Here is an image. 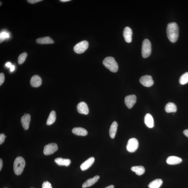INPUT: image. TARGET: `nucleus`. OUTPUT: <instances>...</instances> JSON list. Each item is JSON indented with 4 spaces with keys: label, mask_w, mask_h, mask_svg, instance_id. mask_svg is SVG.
Wrapping results in <instances>:
<instances>
[{
    "label": "nucleus",
    "mask_w": 188,
    "mask_h": 188,
    "mask_svg": "<svg viewBox=\"0 0 188 188\" xmlns=\"http://www.w3.org/2000/svg\"><path fill=\"white\" fill-rule=\"evenodd\" d=\"M166 34L170 42L172 43L177 42L179 36V28L177 24L175 22L169 23L167 25Z\"/></svg>",
    "instance_id": "1"
},
{
    "label": "nucleus",
    "mask_w": 188,
    "mask_h": 188,
    "mask_svg": "<svg viewBox=\"0 0 188 188\" xmlns=\"http://www.w3.org/2000/svg\"><path fill=\"white\" fill-rule=\"evenodd\" d=\"M26 162L24 158L19 156L15 160L13 164V169L14 173L17 175H20L24 170Z\"/></svg>",
    "instance_id": "2"
},
{
    "label": "nucleus",
    "mask_w": 188,
    "mask_h": 188,
    "mask_svg": "<svg viewBox=\"0 0 188 188\" xmlns=\"http://www.w3.org/2000/svg\"><path fill=\"white\" fill-rule=\"evenodd\" d=\"M103 64L107 68L112 72H117L119 68L118 65L113 57H106L103 61Z\"/></svg>",
    "instance_id": "3"
},
{
    "label": "nucleus",
    "mask_w": 188,
    "mask_h": 188,
    "mask_svg": "<svg viewBox=\"0 0 188 188\" xmlns=\"http://www.w3.org/2000/svg\"><path fill=\"white\" fill-rule=\"evenodd\" d=\"M151 44L150 40L147 39L143 40L141 53L143 57L144 58H148L151 53Z\"/></svg>",
    "instance_id": "4"
},
{
    "label": "nucleus",
    "mask_w": 188,
    "mask_h": 188,
    "mask_svg": "<svg viewBox=\"0 0 188 188\" xmlns=\"http://www.w3.org/2000/svg\"><path fill=\"white\" fill-rule=\"evenodd\" d=\"M89 47V43L86 40L79 42L74 46L73 50L77 54H81L86 51Z\"/></svg>",
    "instance_id": "5"
},
{
    "label": "nucleus",
    "mask_w": 188,
    "mask_h": 188,
    "mask_svg": "<svg viewBox=\"0 0 188 188\" xmlns=\"http://www.w3.org/2000/svg\"><path fill=\"white\" fill-rule=\"evenodd\" d=\"M139 142L137 139L135 138H132L128 141L127 146V149L129 152L133 153L135 152L138 148Z\"/></svg>",
    "instance_id": "6"
},
{
    "label": "nucleus",
    "mask_w": 188,
    "mask_h": 188,
    "mask_svg": "<svg viewBox=\"0 0 188 188\" xmlns=\"http://www.w3.org/2000/svg\"><path fill=\"white\" fill-rule=\"evenodd\" d=\"M58 150V147L57 144L55 143H51L46 145L44 147L43 153L45 155L48 156L53 154Z\"/></svg>",
    "instance_id": "7"
},
{
    "label": "nucleus",
    "mask_w": 188,
    "mask_h": 188,
    "mask_svg": "<svg viewBox=\"0 0 188 188\" xmlns=\"http://www.w3.org/2000/svg\"><path fill=\"white\" fill-rule=\"evenodd\" d=\"M141 84L145 86L150 87L154 84V81L152 76L150 75H145L141 77L140 79Z\"/></svg>",
    "instance_id": "8"
},
{
    "label": "nucleus",
    "mask_w": 188,
    "mask_h": 188,
    "mask_svg": "<svg viewBox=\"0 0 188 188\" xmlns=\"http://www.w3.org/2000/svg\"><path fill=\"white\" fill-rule=\"evenodd\" d=\"M137 98L135 95H130L125 97V103L129 109L133 107L136 102Z\"/></svg>",
    "instance_id": "9"
},
{
    "label": "nucleus",
    "mask_w": 188,
    "mask_h": 188,
    "mask_svg": "<svg viewBox=\"0 0 188 188\" xmlns=\"http://www.w3.org/2000/svg\"><path fill=\"white\" fill-rule=\"evenodd\" d=\"M77 111L79 113L84 115H88L89 109L88 105L84 102H81L77 104Z\"/></svg>",
    "instance_id": "10"
},
{
    "label": "nucleus",
    "mask_w": 188,
    "mask_h": 188,
    "mask_svg": "<svg viewBox=\"0 0 188 188\" xmlns=\"http://www.w3.org/2000/svg\"><path fill=\"white\" fill-rule=\"evenodd\" d=\"M123 35L125 41L127 43H130L132 40L133 32L131 29L128 27L124 29Z\"/></svg>",
    "instance_id": "11"
},
{
    "label": "nucleus",
    "mask_w": 188,
    "mask_h": 188,
    "mask_svg": "<svg viewBox=\"0 0 188 188\" xmlns=\"http://www.w3.org/2000/svg\"><path fill=\"white\" fill-rule=\"evenodd\" d=\"M31 116L29 114H25L21 119V123L25 130H27L30 127Z\"/></svg>",
    "instance_id": "12"
},
{
    "label": "nucleus",
    "mask_w": 188,
    "mask_h": 188,
    "mask_svg": "<svg viewBox=\"0 0 188 188\" xmlns=\"http://www.w3.org/2000/svg\"><path fill=\"white\" fill-rule=\"evenodd\" d=\"M95 158L94 157H91L87 159L81 164L80 168L82 171H85L88 169L92 165L94 162Z\"/></svg>",
    "instance_id": "13"
},
{
    "label": "nucleus",
    "mask_w": 188,
    "mask_h": 188,
    "mask_svg": "<svg viewBox=\"0 0 188 188\" xmlns=\"http://www.w3.org/2000/svg\"><path fill=\"white\" fill-rule=\"evenodd\" d=\"M42 83V79L38 75L33 76L30 79V84L32 87L37 88L41 86Z\"/></svg>",
    "instance_id": "14"
},
{
    "label": "nucleus",
    "mask_w": 188,
    "mask_h": 188,
    "mask_svg": "<svg viewBox=\"0 0 188 188\" xmlns=\"http://www.w3.org/2000/svg\"><path fill=\"white\" fill-rule=\"evenodd\" d=\"M99 178V176L97 175L95 176L93 178H90V179H89L83 184L82 186V187L83 188H86L90 187L91 186L94 185L95 183L98 181Z\"/></svg>",
    "instance_id": "15"
},
{
    "label": "nucleus",
    "mask_w": 188,
    "mask_h": 188,
    "mask_svg": "<svg viewBox=\"0 0 188 188\" xmlns=\"http://www.w3.org/2000/svg\"><path fill=\"white\" fill-rule=\"evenodd\" d=\"M144 122L145 125L150 128H152L154 126L153 118L150 114H147L144 117Z\"/></svg>",
    "instance_id": "16"
},
{
    "label": "nucleus",
    "mask_w": 188,
    "mask_h": 188,
    "mask_svg": "<svg viewBox=\"0 0 188 188\" xmlns=\"http://www.w3.org/2000/svg\"><path fill=\"white\" fill-rule=\"evenodd\" d=\"M182 161V159L178 157L172 156L169 157L166 160V162L168 164L175 165L181 163Z\"/></svg>",
    "instance_id": "17"
},
{
    "label": "nucleus",
    "mask_w": 188,
    "mask_h": 188,
    "mask_svg": "<svg viewBox=\"0 0 188 188\" xmlns=\"http://www.w3.org/2000/svg\"><path fill=\"white\" fill-rule=\"evenodd\" d=\"M72 131L75 135L80 136H86L88 133L86 129L81 127H75Z\"/></svg>",
    "instance_id": "18"
},
{
    "label": "nucleus",
    "mask_w": 188,
    "mask_h": 188,
    "mask_svg": "<svg viewBox=\"0 0 188 188\" xmlns=\"http://www.w3.org/2000/svg\"><path fill=\"white\" fill-rule=\"evenodd\" d=\"M55 162L58 165L64 166H68L71 164V161L69 159H64L62 158H57L55 159Z\"/></svg>",
    "instance_id": "19"
},
{
    "label": "nucleus",
    "mask_w": 188,
    "mask_h": 188,
    "mask_svg": "<svg viewBox=\"0 0 188 188\" xmlns=\"http://www.w3.org/2000/svg\"><path fill=\"white\" fill-rule=\"evenodd\" d=\"M118 127V124L117 122L114 121L112 123L110 127L109 133L110 137L112 139L114 138L117 132Z\"/></svg>",
    "instance_id": "20"
},
{
    "label": "nucleus",
    "mask_w": 188,
    "mask_h": 188,
    "mask_svg": "<svg viewBox=\"0 0 188 188\" xmlns=\"http://www.w3.org/2000/svg\"><path fill=\"white\" fill-rule=\"evenodd\" d=\"M36 42L37 43L40 44H52L54 43L53 40L49 37L38 38L36 40Z\"/></svg>",
    "instance_id": "21"
},
{
    "label": "nucleus",
    "mask_w": 188,
    "mask_h": 188,
    "mask_svg": "<svg viewBox=\"0 0 188 188\" xmlns=\"http://www.w3.org/2000/svg\"><path fill=\"white\" fill-rule=\"evenodd\" d=\"M165 110L168 113H175L177 110V106L174 103L169 102L166 104Z\"/></svg>",
    "instance_id": "22"
},
{
    "label": "nucleus",
    "mask_w": 188,
    "mask_h": 188,
    "mask_svg": "<svg viewBox=\"0 0 188 188\" xmlns=\"http://www.w3.org/2000/svg\"><path fill=\"white\" fill-rule=\"evenodd\" d=\"M163 184L161 179H158L151 182L148 185L149 188H159Z\"/></svg>",
    "instance_id": "23"
},
{
    "label": "nucleus",
    "mask_w": 188,
    "mask_h": 188,
    "mask_svg": "<svg viewBox=\"0 0 188 188\" xmlns=\"http://www.w3.org/2000/svg\"><path fill=\"white\" fill-rule=\"evenodd\" d=\"M132 171L135 172L137 175H142L145 172V169L142 166H133L131 168Z\"/></svg>",
    "instance_id": "24"
},
{
    "label": "nucleus",
    "mask_w": 188,
    "mask_h": 188,
    "mask_svg": "<svg viewBox=\"0 0 188 188\" xmlns=\"http://www.w3.org/2000/svg\"><path fill=\"white\" fill-rule=\"evenodd\" d=\"M56 119V114L54 110L51 112L48 118L46 124L48 125H51L53 124L55 121Z\"/></svg>",
    "instance_id": "25"
},
{
    "label": "nucleus",
    "mask_w": 188,
    "mask_h": 188,
    "mask_svg": "<svg viewBox=\"0 0 188 188\" xmlns=\"http://www.w3.org/2000/svg\"><path fill=\"white\" fill-rule=\"evenodd\" d=\"M180 84L183 85L188 83V72L185 73L182 75L179 79Z\"/></svg>",
    "instance_id": "26"
},
{
    "label": "nucleus",
    "mask_w": 188,
    "mask_h": 188,
    "mask_svg": "<svg viewBox=\"0 0 188 188\" xmlns=\"http://www.w3.org/2000/svg\"><path fill=\"white\" fill-rule=\"evenodd\" d=\"M27 56V54L26 52L21 54L19 56L18 58V63L19 65L22 64L24 63L26 59Z\"/></svg>",
    "instance_id": "27"
},
{
    "label": "nucleus",
    "mask_w": 188,
    "mask_h": 188,
    "mask_svg": "<svg viewBox=\"0 0 188 188\" xmlns=\"http://www.w3.org/2000/svg\"><path fill=\"white\" fill-rule=\"evenodd\" d=\"M10 37V34L9 32H2L0 34V39H1V42H3L5 40L7 39Z\"/></svg>",
    "instance_id": "28"
},
{
    "label": "nucleus",
    "mask_w": 188,
    "mask_h": 188,
    "mask_svg": "<svg viewBox=\"0 0 188 188\" xmlns=\"http://www.w3.org/2000/svg\"><path fill=\"white\" fill-rule=\"evenodd\" d=\"M42 188H52V185L50 182L46 181L42 184Z\"/></svg>",
    "instance_id": "29"
},
{
    "label": "nucleus",
    "mask_w": 188,
    "mask_h": 188,
    "mask_svg": "<svg viewBox=\"0 0 188 188\" xmlns=\"http://www.w3.org/2000/svg\"><path fill=\"white\" fill-rule=\"evenodd\" d=\"M5 80V76L4 73H1L0 74V86H1Z\"/></svg>",
    "instance_id": "30"
},
{
    "label": "nucleus",
    "mask_w": 188,
    "mask_h": 188,
    "mask_svg": "<svg viewBox=\"0 0 188 188\" xmlns=\"http://www.w3.org/2000/svg\"><path fill=\"white\" fill-rule=\"evenodd\" d=\"M4 134H1V135H0V144L1 145L4 141L6 138Z\"/></svg>",
    "instance_id": "31"
},
{
    "label": "nucleus",
    "mask_w": 188,
    "mask_h": 188,
    "mask_svg": "<svg viewBox=\"0 0 188 188\" xmlns=\"http://www.w3.org/2000/svg\"><path fill=\"white\" fill-rule=\"evenodd\" d=\"M42 0H28V2L32 4H34L42 1Z\"/></svg>",
    "instance_id": "32"
},
{
    "label": "nucleus",
    "mask_w": 188,
    "mask_h": 188,
    "mask_svg": "<svg viewBox=\"0 0 188 188\" xmlns=\"http://www.w3.org/2000/svg\"><path fill=\"white\" fill-rule=\"evenodd\" d=\"M12 65L10 62H8V63H7L5 64L6 66L8 68H10Z\"/></svg>",
    "instance_id": "33"
},
{
    "label": "nucleus",
    "mask_w": 188,
    "mask_h": 188,
    "mask_svg": "<svg viewBox=\"0 0 188 188\" xmlns=\"http://www.w3.org/2000/svg\"><path fill=\"white\" fill-rule=\"evenodd\" d=\"M183 133L186 136L188 137V129L185 130L183 131Z\"/></svg>",
    "instance_id": "34"
},
{
    "label": "nucleus",
    "mask_w": 188,
    "mask_h": 188,
    "mask_svg": "<svg viewBox=\"0 0 188 188\" xmlns=\"http://www.w3.org/2000/svg\"><path fill=\"white\" fill-rule=\"evenodd\" d=\"M3 166V161L1 159H1H0V170H1V171L2 169V168Z\"/></svg>",
    "instance_id": "35"
},
{
    "label": "nucleus",
    "mask_w": 188,
    "mask_h": 188,
    "mask_svg": "<svg viewBox=\"0 0 188 188\" xmlns=\"http://www.w3.org/2000/svg\"><path fill=\"white\" fill-rule=\"evenodd\" d=\"M10 71L11 72H13V71H14L15 69V67L14 65H12L10 68Z\"/></svg>",
    "instance_id": "36"
},
{
    "label": "nucleus",
    "mask_w": 188,
    "mask_h": 188,
    "mask_svg": "<svg viewBox=\"0 0 188 188\" xmlns=\"http://www.w3.org/2000/svg\"><path fill=\"white\" fill-rule=\"evenodd\" d=\"M114 186L113 185H110L108 186V187H106L105 188H114Z\"/></svg>",
    "instance_id": "37"
},
{
    "label": "nucleus",
    "mask_w": 188,
    "mask_h": 188,
    "mask_svg": "<svg viewBox=\"0 0 188 188\" xmlns=\"http://www.w3.org/2000/svg\"><path fill=\"white\" fill-rule=\"evenodd\" d=\"M71 0H61V1L63 2H68L70 1Z\"/></svg>",
    "instance_id": "38"
},
{
    "label": "nucleus",
    "mask_w": 188,
    "mask_h": 188,
    "mask_svg": "<svg viewBox=\"0 0 188 188\" xmlns=\"http://www.w3.org/2000/svg\"></svg>",
    "instance_id": "39"
}]
</instances>
